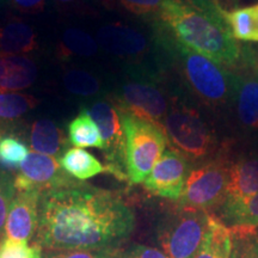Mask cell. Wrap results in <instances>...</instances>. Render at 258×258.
<instances>
[{"instance_id":"34","label":"cell","mask_w":258,"mask_h":258,"mask_svg":"<svg viewBox=\"0 0 258 258\" xmlns=\"http://www.w3.org/2000/svg\"><path fill=\"white\" fill-rule=\"evenodd\" d=\"M8 3L18 12L25 15L40 14L46 6V0H8Z\"/></svg>"},{"instance_id":"3","label":"cell","mask_w":258,"mask_h":258,"mask_svg":"<svg viewBox=\"0 0 258 258\" xmlns=\"http://www.w3.org/2000/svg\"><path fill=\"white\" fill-rule=\"evenodd\" d=\"M157 42L178 77L180 86L202 108L214 114L230 112L234 76L208 57L196 53L159 28Z\"/></svg>"},{"instance_id":"30","label":"cell","mask_w":258,"mask_h":258,"mask_svg":"<svg viewBox=\"0 0 258 258\" xmlns=\"http://www.w3.org/2000/svg\"><path fill=\"white\" fill-rule=\"evenodd\" d=\"M15 194L14 179L0 170V243L5 238V222Z\"/></svg>"},{"instance_id":"15","label":"cell","mask_w":258,"mask_h":258,"mask_svg":"<svg viewBox=\"0 0 258 258\" xmlns=\"http://www.w3.org/2000/svg\"><path fill=\"white\" fill-rule=\"evenodd\" d=\"M230 151V150H228ZM258 192V152L230 153V173L224 202H237Z\"/></svg>"},{"instance_id":"33","label":"cell","mask_w":258,"mask_h":258,"mask_svg":"<svg viewBox=\"0 0 258 258\" xmlns=\"http://www.w3.org/2000/svg\"><path fill=\"white\" fill-rule=\"evenodd\" d=\"M118 249V247H117ZM110 250H76V251H57V252H47L44 258H111Z\"/></svg>"},{"instance_id":"2","label":"cell","mask_w":258,"mask_h":258,"mask_svg":"<svg viewBox=\"0 0 258 258\" xmlns=\"http://www.w3.org/2000/svg\"><path fill=\"white\" fill-rule=\"evenodd\" d=\"M156 19L176 41L222 67L230 70L240 59L241 50L224 16L209 14L183 0H169Z\"/></svg>"},{"instance_id":"13","label":"cell","mask_w":258,"mask_h":258,"mask_svg":"<svg viewBox=\"0 0 258 258\" xmlns=\"http://www.w3.org/2000/svg\"><path fill=\"white\" fill-rule=\"evenodd\" d=\"M41 192L16 191L5 222V238L28 243L36 235Z\"/></svg>"},{"instance_id":"31","label":"cell","mask_w":258,"mask_h":258,"mask_svg":"<svg viewBox=\"0 0 258 258\" xmlns=\"http://www.w3.org/2000/svg\"><path fill=\"white\" fill-rule=\"evenodd\" d=\"M122 8L141 17L157 18L169 0H115Z\"/></svg>"},{"instance_id":"10","label":"cell","mask_w":258,"mask_h":258,"mask_svg":"<svg viewBox=\"0 0 258 258\" xmlns=\"http://www.w3.org/2000/svg\"><path fill=\"white\" fill-rule=\"evenodd\" d=\"M98 127L104 143V152L110 164V170L122 177L125 167L124 158V133L120 112L112 102L99 98L89 106H82Z\"/></svg>"},{"instance_id":"1","label":"cell","mask_w":258,"mask_h":258,"mask_svg":"<svg viewBox=\"0 0 258 258\" xmlns=\"http://www.w3.org/2000/svg\"><path fill=\"white\" fill-rule=\"evenodd\" d=\"M135 228L117 194L72 179L41 194L36 241L47 252L121 247Z\"/></svg>"},{"instance_id":"22","label":"cell","mask_w":258,"mask_h":258,"mask_svg":"<svg viewBox=\"0 0 258 258\" xmlns=\"http://www.w3.org/2000/svg\"><path fill=\"white\" fill-rule=\"evenodd\" d=\"M98 51V42L91 35L77 28L66 29L56 46V57L69 61L74 57H90Z\"/></svg>"},{"instance_id":"19","label":"cell","mask_w":258,"mask_h":258,"mask_svg":"<svg viewBox=\"0 0 258 258\" xmlns=\"http://www.w3.org/2000/svg\"><path fill=\"white\" fill-rule=\"evenodd\" d=\"M232 244V228L211 213L207 232L194 258H231Z\"/></svg>"},{"instance_id":"29","label":"cell","mask_w":258,"mask_h":258,"mask_svg":"<svg viewBox=\"0 0 258 258\" xmlns=\"http://www.w3.org/2000/svg\"><path fill=\"white\" fill-rule=\"evenodd\" d=\"M42 249L38 245L21 243L4 238L0 243V258H40Z\"/></svg>"},{"instance_id":"24","label":"cell","mask_w":258,"mask_h":258,"mask_svg":"<svg viewBox=\"0 0 258 258\" xmlns=\"http://www.w3.org/2000/svg\"><path fill=\"white\" fill-rule=\"evenodd\" d=\"M69 143L76 147H95L104 150L102 135L98 127L88 112L80 109L79 114L67 125Z\"/></svg>"},{"instance_id":"21","label":"cell","mask_w":258,"mask_h":258,"mask_svg":"<svg viewBox=\"0 0 258 258\" xmlns=\"http://www.w3.org/2000/svg\"><path fill=\"white\" fill-rule=\"evenodd\" d=\"M59 164L67 175L79 182L88 180L106 170L93 154L79 147L67 148L59 158Z\"/></svg>"},{"instance_id":"25","label":"cell","mask_w":258,"mask_h":258,"mask_svg":"<svg viewBox=\"0 0 258 258\" xmlns=\"http://www.w3.org/2000/svg\"><path fill=\"white\" fill-rule=\"evenodd\" d=\"M224 17L233 38L244 42H258V16L256 5L225 12Z\"/></svg>"},{"instance_id":"37","label":"cell","mask_w":258,"mask_h":258,"mask_svg":"<svg viewBox=\"0 0 258 258\" xmlns=\"http://www.w3.org/2000/svg\"><path fill=\"white\" fill-rule=\"evenodd\" d=\"M256 10H257V16H258V4L256 5Z\"/></svg>"},{"instance_id":"16","label":"cell","mask_w":258,"mask_h":258,"mask_svg":"<svg viewBox=\"0 0 258 258\" xmlns=\"http://www.w3.org/2000/svg\"><path fill=\"white\" fill-rule=\"evenodd\" d=\"M37 78V66L28 56L0 55V92L30 88Z\"/></svg>"},{"instance_id":"12","label":"cell","mask_w":258,"mask_h":258,"mask_svg":"<svg viewBox=\"0 0 258 258\" xmlns=\"http://www.w3.org/2000/svg\"><path fill=\"white\" fill-rule=\"evenodd\" d=\"M190 163L172 148L165 150L150 175L145 179V188L160 198L178 201L184 189Z\"/></svg>"},{"instance_id":"28","label":"cell","mask_w":258,"mask_h":258,"mask_svg":"<svg viewBox=\"0 0 258 258\" xmlns=\"http://www.w3.org/2000/svg\"><path fill=\"white\" fill-rule=\"evenodd\" d=\"M231 228L233 233L231 258H258V232L256 228Z\"/></svg>"},{"instance_id":"7","label":"cell","mask_w":258,"mask_h":258,"mask_svg":"<svg viewBox=\"0 0 258 258\" xmlns=\"http://www.w3.org/2000/svg\"><path fill=\"white\" fill-rule=\"evenodd\" d=\"M230 173V151H221L211 159L190 167L178 206L196 211L218 209L226 198Z\"/></svg>"},{"instance_id":"23","label":"cell","mask_w":258,"mask_h":258,"mask_svg":"<svg viewBox=\"0 0 258 258\" xmlns=\"http://www.w3.org/2000/svg\"><path fill=\"white\" fill-rule=\"evenodd\" d=\"M217 217L228 227L258 228V192L237 202H225Z\"/></svg>"},{"instance_id":"11","label":"cell","mask_w":258,"mask_h":258,"mask_svg":"<svg viewBox=\"0 0 258 258\" xmlns=\"http://www.w3.org/2000/svg\"><path fill=\"white\" fill-rule=\"evenodd\" d=\"M73 178L61 169L56 158L30 152L14 178L16 191L44 192L70 183Z\"/></svg>"},{"instance_id":"6","label":"cell","mask_w":258,"mask_h":258,"mask_svg":"<svg viewBox=\"0 0 258 258\" xmlns=\"http://www.w3.org/2000/svg\"><path fill=\"white\" fill-rule=\"evenodd\" d=\"M171 98L172 96L167 95L163 89L158 73L133 70L129 73V78L116 90L112 103L117 110L133 114L163 127Z\"/></svg>"},{"instance_id":"20","label":"cell","mask_w":258,"mask_h":258,"mask_svg":"<svg viewBox=\"0 0 258 258\" xmlns=\"http://www.w3.org/2000/svg\"><path fill=\"white\" fill-rule=\"evenodd\" d=\"M36 97L19 92H0V133L15 134L18 122L38 104Z\"/></svg>"},{"instance_id":"32","label":"cell","mask_w":258,"mask_h":258,"mask_svg":"<svg viewBox=\"0 0 258 258\" xmlns=\"http://www.w3.org/2000/svg\"><path fill=\"white\" fill-rule=\"evenodd\" d=\"M111 258H169L163 251L147 245L134 244L131 246L118 247L112 251Z\"/></svg>"},{"instance_id":"9","label":"cell","mask_w":258,"mask_h":258,"mask_svg":"<svg viewBox=\"0 0 258 258\" xmlns=\"http://www.w3.org/2000/svg\"><path fill=\"white\" fill-rule=\"evenodd\" d=\"M234 76V95L230 114L234 116L238 132L258 140V60L247 48L230 69Z\"/></svg>"},{"instance_id":"35","label":"cell","mask_w":258,"mask_h":258,"mask_svg":"<svg viewBox=\"0 0 258 258\" xmlns=\"http://www.w3.org/2000/svg\"><path fill=\"white\" fill-rule=\"evenodd\" d=\"M55 2H57L61 5H74L80 2V0H55Z\"/></svg>"},{"instance_id":"36","label":"cell","mask_w":258,"mask_h":258,"mask_svg":"<svg viewBox=\"0 0 258 258\" xmlns=\"http://www.w3.org/2000/svg\"><path fill=\"white\" fill-rule=\"evenodd\" d=\"M5 3H8V0H0V4H5Z\"/></svg>"},{"instance_id":"5","label":"cell","mask_w":258,"mask_h":258,"mask_svg":"<svg viewBox=\"0 0 258 258\" xmlns=\"http://www.w3.org/2000/svg\"><path fill=\"white\" fill-rule=\"evenodd\" d=\"M124 133L125 172L133 184L145 182L167 146L165 131L152 121L120 111Z\"/></svg>"},{"instance_id":"8","label":"cell","mask_w":258,"mask_h":258,"mask_svg":"<svg viewBox=\"0 0 258 258\" xmlns=\"http://www.w3.org/2000/svg\"><path fill=\"white\" fill-rule=\"evenodd\" d=\"M211 213L177 206L161 218L157 241L169 258H194L207 232Z\"/></svg>"},{"instance_id":"14","label":"cell","mask_w":258,"mask_h":258,"mask_svg":"<svg viewBox=\"0 0 258 258\" xmlns=\"http://www.w3.org/2000/svg\"><path fill=\"white\" fill-rule=\"evenodd\" d=\"M97 42L103 49L118 57L140 59L148 50V41L143 32L123 24H109L97 32Z\"/></svg>"},{"instance_id":"17","label":"cell","mask_w":258,"mask_h":258,"mask_svg":"<svg viewBox=\"0 0 258 258\" xmlns=\"http://www.w3.org/2000/svg\"><path fill=\"white\" fill-rule=\"evenodd\" d=\"M37 48L36 32L24 21L12 18L0 23V55L25 56Z\"/></svg>"},{"instance_id":"27","label":"cell","mask_w":258,"mask_h":258,"mask_svg":"<svg viewBox=\"0 0 258 258\" xmlns=\"http://www.w3.org/2000/svg\"><path fill=\"white\" fill-rule=\"evenodd\" d=\"M30 153L28 145L16 134H0V167L15 170Z\"/></svg>"},{"instance_id":"4","label":"cell","mask_w":258,"mask_h":258,"mask_svg":"<svg viewBox=\"0 0 258 258\" xmlns=\"http://www.w3.org/2000/svg\"><path fill=\"white\" fill-rule=\"evenodd\" d=\"M163 127L170 148L184 157L190 165L211 159L222 148L211 121L182 97L172 96Z\"/></svg>"},{"instance_id":"18","label":"cell","mask_w":258,"mask_h":258,"mask_svg":"<svg viewBox=\"0 0 258 258\" xmlns=\"http://www.w3.org/2000/svg\"><path fill=\"white\" fill-rule=\"evenodd\" d=\"M69 138L59 125L47 118L36 120L30 125L29 145L32 152L46 154L57 159L69 146Z\"/></svg>"},{"instance_id":"38","label":"cell","mask_w":258,"mask_h":258,"mask_svg":"<svg viewBox=\"0 0 258 258\" xmlns=\"http://www.w3.org/2000/svg\"><path fill=\"white\" fill-rule=\"evenodd\" d=\"M40 258H43V257H40Z\"/></svg>"},{"instance_id":"26","label":"cell","mask_w":258,"mask_h":258,"mask_svg":"<svg viewBox=\"0 0 258 258\" xmlns=\"http://www.w3.org/2000/svg\"><path fill=\"white\" fill-rule=\"evenodd\" d=\"M62 83L64 89L70 93L84 98L99 96L103 90L99 78L85 70L72 69L64 71Z\"/></svg>"}]
</instances>
